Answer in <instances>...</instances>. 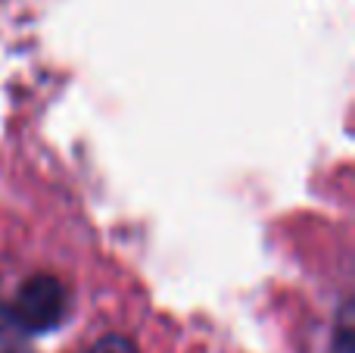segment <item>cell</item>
Instances as JSON below:
<instances>
[{
    "label": "cell",
    "instance_id": "7a4b0ae2",
    "mask_svg": "<svg viewBox=\"0 0 355 353\" xmlns=\"http://www.w3.org/2000/svg\"><path fill=\"white\" fill-rule=\"evenodd\" d=\"M91 353H137V350L125 335H106V338H100V341L94 344Z\"/></svg>",
    "mask_w": 355,
    "mask_h": 353
},
{
    "label": "cell",
    "instance_id": "6da1fadb",
    "mask_svg": "<svg viewBox=\"0 0 355 353\" xmlns=\"http://www.w3.org/2000/svg\"><path fill=\"white\" fill-rule=\"evenodd\" d=\"M69 297L66 288L56 275H31L22 281V288L16 291L12 304L6 306L12 325L22 335H44V331L60 329V322L66 319Z\"/></svg>",
    "mask_w": 355,
    "mask_h": 353
}]
</instances>
